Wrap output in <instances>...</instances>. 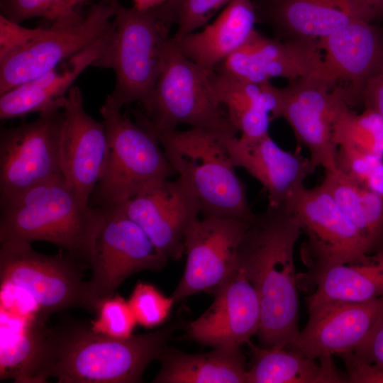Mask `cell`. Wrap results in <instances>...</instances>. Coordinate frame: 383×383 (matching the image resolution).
Masks as SVG:
<instances>
[{"mask_svg": "<svg viewBox=\"0 0 383 383\" xmlns=\"http://www.w3.org/2000/svg\"><path fill=\"white\" fill-rule=\"evenodd\" d=\"M174 328L114 338L91 324L70 321L40 329L35 351L17 382H140L148 365L167 347Z\"/></svg>", "mask_w": 383, "mask_h": 383, "instance_id": "obj_1", "label": "cell"}, {"mask_svg": "<svg viewBox=\"0 0 383 383\" xmlns=\"http://www.w3.org/2000/svg\"><path fill=\"white\" fill-rule=\"evenodd\" d=\"M302 230L289 202L270 205L249 221L238 267L255 288L261 318L257 335L267 348H287L299 333L294 248Z\"/></svg>", "mask_w": 383, "mask_h": 383, "instance_id": "obj_2", "label": "cell"}, {"mask_svg": "<svg viewBox=\"0 0 383 383\" xmlns=\"http://www.w3.org/2000/svg\"><path fill=\"white\" fill-rule=\"evenodd\" d=\"M0 242L46 241L89 266L103 215L62 174L0 200Z\"/></svg>", "mask_w": 383, "mask_h": 383, "instance_id": "obj_3", "label": "cell"}, {"mask_svg": "<svg viewBox=\"0 0 383 383\" xmlns=\"http://www.w3.org/2000/svg\"><path fill=\"white\" fill-rule=\"evenodd\" d=\"M134 112L153 131L176 174L196 196L203 217L250 221L255 216L245 184L235 171L224 140L233 135L194 127L155 130L140 111Z\"/></svg>", "mask_w": 383, "mask_h": 383, "instance_id": "obj_4", "label": "cell"}, {"mask_svg": "<svg viewBox=\"0 0 383 383\" xmlns=\"http://www.w3.org/2000/svg\"><path fill=\"white\" fill-rule=\"evenodd\" d=\"M108 139L105 167L89 204L117 206L177 174L153 131L135 121L108 98L100 109Z\"/></svg>", "mask_w": 383, "mask_h": 383, "instance_id": "obj_5", "label": "cell"}, {"mask_svg": "<svg viewBox=\"0 0 383 383\" xmlns=\"http://www.w3.org/2000/svg\"><path fill=\"white\" fill-rule=\"evenodd\" d=\"M113 23L111 38L93 66L114 72L115 86L106 98L116 106L138 102L146 110L165 65L170 28L155 8L139 10L120 3Z\"/></svg>", "mask_w": 383, "mask_h": 383, "instance_id": "obj_6", "label": "cell"}, {"mask_svg": "<svg viewBox=\"0 0 383 383\" xmlns=\"http://www.w3.org/2000/svg\"><path fill=\"white\" fill-rule=\"evenodd\" d=\"M184 56L170 38L163 70L150 104L143 115L155 130L179 125L202 128L225 135H236L213 90L211 73Z\"/></svg>", "mask_w": 383, "mask_h": 383, "instance_id": "obj_7", "label": "cell"}, {"mask_svg": "<svg viewBox=\"0 0 383 383\" xmlns=\"http://www.w3.org/2000/svg\"><path fill=\"white\" fill-rule=\"evenodd\" d=\"M87 265L65 252L48 255L36 252L30 243L0 242L1 285L26 292L44 316L79 307L96 313L82 271Z\"/></svg>", "mask_w": 383, "mask_h": 383, "instance_id": "obj_8", "label": "cell"}, {"mask_svg": "<svg viewBox=\"0 0 383 383\" xmlns=\"http://www.w3.org/2000/svg\"><path fill=\"white\" fill-rule=\"evenodd\" d=\"M119 1L99 0L85 16L73 9L39 38L0 59V95L56 67L92 45L113 27Z\"/></svg>", "mask_w": 383, "mask_h": 383, "instance_id": "obj_9", "label": "cell"}, {"mask_svg": "<svg viewBox=\"0 0 383 383\" xmlns=\"http://www.w3.org/2000/svg\"><path fill=\"white\" fill-rule=\"evenodd\" d=\"M100 209L103 219L89 263L92 276L87 282L96 313L130 276L144 270H160L169 260L118 208Z\"/></svg>", "mask_w": 383, "mask_h": 383, "instance_id": "obj_10", "label": "cell"}, {"mask_svg": "<svg viewBox=\"0 0 383 383\" xmlns=\"http://www.w3.org/2000/svg\"><path fill=\"white\" fill-rule=\"evenodd\" d=\"M62 109L39 113L35 120L0 131V200L62 174Z\"/></svg>", "mask_w": 383, "mask_h": 383, "instance_id": "obj_11", "label": "cell"}, {"mask_svg": "<svg viewBox=\"0 0 383 383\" xmlns=\"http://www.w3.org/2000/svg\"><path fill=\"white\" fill-rule=\"evenodd\" d=\"M287 202L307 236L302 256L309 270L364 262L374 253L361 232L321 184L312 189L302 186Z\"/></svg>", "mask_w": 383, "mask_h": 383, "instance_id": "obj_12", "label": "cell"}, {"mask_svg": "<svg viewBox=\"0 0 383 383\" xmlns=\"http://www.w3.org/2000/svg\"><path fill=\"white\" fill-rule=\"evenodd\" d=\"M249 221L203 217L188 229L184 241L187 262L172 294L174 304L195 294H213L238 268V249Z\"/></svg>", "mask_w": 383, "mask_h": 383, "instance_id": "obj_13", "label": "cell"}, {"mask_svg": "<svg viewBox=\"0 0 383 383\" xmlns=\"http://www.w3.org/2000/svg\"><path fill=\"white\" fill-rule=\"evenodd\" d=\"M335 89L320 77L299 79L279 88V118L286 120L299 145L308 150L313 165L325 171L336 169L334 123L345 102Z\"/></svg>", "mask_w": 383, "mask_h": 383, "instance_id": "obj_14", "label": "cell"}, {"mask_svg": "<svg viewBox=\"0 0 383 383\" xmlns=\"http://www.w3.org/2000/svg\"><path fill=\"white\" fill-rule=\"evenodd\" d=\"M112 207L136 223L156 248L172 260L184 255L185 235L201 214L196 196L179 177L157 183Z\"/></svg>", "mask_w": 383, "mask_h": 383, "instance_id": "obj_15", "label": "cell"}, {"mask_svg": "<svg viewBox=\"0 0 383 383\" xmlns=\"http://www.w3.org/2000/svg\"><path fill=\"white\" fill-rule=\"evenodd\" d=\"M309 319L287 348L318 360L354 352L383 316V297L363 302L328 301L308 306Z\"/></svg>", "mask_w": 383, "mask_h": 383, "instance_id": "obj_16", "label": "cell"}, {"mask_svg": "<svg viewBox=\"0 0 383 383\" xmlns=\"http://www.w3.org/2000/svg\"><path fill=\"white\" fill-rule=\"evenodd\" d=\"M217 68L258 84L277 77L289 82L323 78V52L318 40L295 38L282 41L255 30L246 43Z\"/></svg>", "mask_w": 383, "mask_h": 383, "instance_id": "obj_17", "label": "cell"}, {"mask_svg": "<svg viewBox=\"0 0 383 383\" xmlns=\"http://www.w3.org/2000/svg\"><path fill=\"white\" fill-rule=\"evenodd\" d=\"M60 167L70 187L89 203L102 175L108 152L105 126L89 115L78 87L69 90L62 109Z\"/></svg>", "mask_w": 383, "mask_h": 383, "instance_id": "obj_18", "label": "cell"}, {"mask_svg": "<svg viewBox=\"0 0 383 383\" xmlns=\"http://www.w3.org/2000/svg\"><path fill=\"white\" fill-rule=\"evenodd\" d=\"M208 309L187 328L186 338L213 348L240 347L256 335L261 309L257 291L238 267L212 294Z\"/></svg>", "mask_w": 383, "mask_h": 383, "instance_id": "obj_19", "label": "cell"}, {"mask_svg": "<svg viewBox=\"0 0 383 383\" xmlns=\"http://www.w3.org/2000/svg\"><path fill=\"white\" fill-rule=\"evenodd\" d=\"M224 140L233 165L244 169L262 185L270 205L287 203L316 169L300 148L294 152L286 150L269 133L252 139L226 136Z\"/></svg>", "mask_w": 383, "mask_h": 383, "instance_id": "obj_20", "label": "cell"}, {"mask_svg": "<svg viewBox=\"0 0 383 383\" xmlns=\"http://www.w3.org/2000/svg\"><path fill=\"white\" fill-rule=\"evenodd\" d=\"M318 40L323 79L335 89L338 82L347 84L343 99L349 107L361 103L364 84L383 55L379 31L371 22L355 18Z\"/></svg>", "mask_w": 383, "mask_h": 383, "instance_id": "obj_21", "label": "cell"}, {"mask_svg": "<svg viewBox=\"0 0 383 383\" xmlns=\"http://www.w3.org/2000/svg\"><path fill=\"white\" fill-rule=\"evenodd\" d=\"M113 28L99 41L70 58L62 70L57 67L9 90L0 97V119L21 118L33 113L62 109L74 82L93 66L108 45Z\"/></svg>", "mask_w": 383, "mask_h": 383, "instance_id": "obj_22", "label": "cell"}, {"mask_svg": "<svg viewBox=\"0 0 383 383\" xmlns=\"http://www.w3.org/2000/svg\"><path fill=\"white\" fill-rule=\"evenodd\" d=\"M257 20L252 0H232L201 31L172 37V40L188 59L213 70L246 43Z\"/></svg>", "mask_w": 383, "mask_h": 383, "instance_id": "obj_23", "label": "cell"}, {"mask_svg": "<svg viewBox=\"0 0 383 383\" xmlns=\"http://www.w3.org/2000/svg\"><path fill=\"white\" fill-rule=\"evenodd\" d=\"M214 92L240 137L252 139L268 133L279 118V88L270 82L254 83L217 68L211 73Z\"/></svg>", "mask_w": 383, "mask_h": 383, "instance_id": "obj_24", "label": "cell"}, {"mask_svg": "<svg viewBox=\"0 0 383 383\" xmlns=\"http://www.w3.org/2000/svg\"><path fill=\"white\" fill-rule=\"evenodd\" d=\"M307 284L313 291L307 306L328 301L363 302L383 297V245L360 262L309 270Z\"/></svg>", "mask_w": 383, "mask_h": 383, "instance_id": "obj_25", "label": "cell"}, {"mask_svg": "<svg viewBox=\"0 0 383 383\" xmlns=\"http://www.w3.org/2000/svg\"><path fill=\"white\" fill-rule=\"evenodd\" d=\"M157 360L155 383H245V357L240 347L214 348L189 354L167 347Z\"/></svg>", "mask_w": 383, "mask_h": 383, "instance_id": "obj_26", "label": "cell"}, {"mask_svg": "<svg viewBox=\"0 0 383 383\" xmlns=\"http://www.w3.org/2000/svg\"><path fill=\"white\" fill-rule=\"evenodd\" d=\"M274 26L296 38L321 40L358 18L350 0H272Z\"/></svg>", "mask_w": 383, "mask_h": 383, "instance_id": "obj_27", "label": "cell"}, {"mask_svg": "<svg viewBox=\"0 0 383 383\" xmlns=\"http://www.w3.org/2000/svg\"><path fill=\"white\" fill-rule=\"evenodd\" d=\"M252 363L246 371L245 383H318L320 365L296 350L267 348L247 343Z\"/></svg>", "mask_w": 383, "mask_h": 383, "instance_id": "obj_28", "label": "cell"}, {"mask_svg": "<svg viewBox=\"0 0 383 383\" xmlns=\"http://www.w3.org/2000/svg\"><path fill=\"white\" fill-rule=\"evenodd\" d=\"M338 147H346L383 157V116L365 109L357 113L344 102L334 123Z\"/></svg>", "mask_w": 383, "mask_h": 383, "instance_id": "obj_29", "label": "cell"}, {"mask_svg": "<svg viewBox=\"0 0 383 383\" xmlns=\"http://www.w3.org/2000/svg\"><path fill=\"white\" fill-rule=\"evenodd\" d=\"M232 0H167L156 7L162 21L171 28L176 25L174 38L194 32L207 25L213 15Z\"/></svg>", "mask_w": 383, "mask_h": 383, "instance_id": "obj_30", "label": "cell"}, {"mask_svg": "<svg viewBox=\"0 0 383 383\" xmlns=\"http://www.w3.org/2000/svg\"><path fill=\"white\" fill-rule=\"evenodd\" d=\"M335 167L358 185L383 196V157L340 146Z\"/></svg>", "mask_w": 383, "mask_h": 383, "instance_id": "obj_31", "label": "cell"}, {"mask_svg": "<svg viewBox=\"0 0 383 383\" xmlns=\"http://www.w3.org/2000/svg\"><path fill=\"white\" fill-rule=\"evenodd\" d=\"M128 304L137 323L145 328H154L163 323L174 304L151 284L138 282L128 299Z\"/></svg>", "mask_w": 383, "mask_h": 383, "instance_id": "obj_32", "label": "cell"}, {"mask_svg": "<svg viewBox=\"0 0 383 383\" xmlns=\"http://www.w3.org/2000/svg\"><path fill=\"white\" fill-rule=\"evenodd\" d=\"M92 328L114 338H128L137 324L128 301L114 295L104 300L98 308Z\"/></svg>", "mask_w": 383, "mask_h": 383, "instance_id": "obj_33", "label": "cell"}, {"mask_svg": "<svg viewBox=\"0 0 383 383\" xmlns=\"http://www.w3.org/2000/svg\"><path fill=\"white\" fill-rule=\"evenodd\" d=\"M73 9L71 0H0V15L17 23L33 18L55 21Z\"/></svg>", "mask_w": 383, "mask_h": 383, "instance_id": "obj_34", "label": "cell"}, {"mask_svg": "<svg viewBox=\"0 0 383 383\" xmlns=\"http://www.w3.org/2000/svg\"><path fill=\"white\" fill-rule=\"evenodd\" d=\"M46 28H28L0 15V59L40 37Z\"/></svg>", "mask_w": 383, "mask_h": 383, "instance_id": "obj_35", "label": "cell"}, {"mask_svg": "<svg viewBox=\"0 0 383 383\" xmlns=\"http://www.w3.org/2000/svg\"><path fill=\"white\" fill-rule=\"evenodd\" d=\"M341 357L346 367V382L383 383V369L362 360L353 353Z\"/></svg>", "mask_w": 383, "mask_h": 383, "instance_id": "obj_36", "label": "cell"}, {"mask_svg": "<svg viewBox=\"0 0 383 383\" xmlns=\"http://www.w3.org/2000/svg\"><path fill=\"white\" fill-rule=\"evenodd\" d=\"M360 100L365 109L383 116V55L366 80Z\"/></svg>", "mask_w": 383, "mask_h": 383, "instance_id": "obj_37", "label": "cell"}, {"mask_svg": "<svg viewBox=\"0 0 383 383\" xmlns=\"http://www.w3.org/2000/svg\"><path fill=\"white\" fill-rule=\"evenodd\" d=\"M352 353L362 360L383 369V316L369 337Z\"/></svg>", "mask_w": 383, "mask_h": 383, "instance_id": "obj_38", "label": "cell"}, {"mask_svg": "<svg viewBox=\"0 0 383 383\" xmlns=\"http://www.w3.org/2000/svg\"><path fill=\"white\" fill-rule=\"evenodd\" d=\"M350 2L358 18L371 22L383 18V0H350Z\"/></svg>", "mask_w": 383, "mask_h": 383, "instance_id": "obj_39", "label": "cell"}, {"mask_svg": "<svg viewBox=\"0 0 383 383\" xmlns=\"http://www.w3.org/2000/svg\"><path fill=\"white\" fill-rule=\"evenodd\" d=\"M318 382H346L338 372L332 360V356H325L320 359Z\"/></svg>", "mask_w": 383, "mask_h": 383, "instance_id": "obj_40", "label": "cell"}, {"mask_svg": "<svg viewBox=\"0 0 383 383\" xmlns=\"http://www.w3.org/2000/svg\"><path fill=\"white\" fill-rule=\"evenodd\" d=\"M167 0H133V6L139 10H148L160 6Z\"/></svg>", "mask_w": 383, "mask_h": 383, "instance_id": "obj_41", "label": "cell"}, {"mask_svg": "<svg viewBox=\"0 0 383 383\" xmlns=\"http://www.w3.org/2000/svg\"><path fill=\"white\" fill-rule=\"evenodd\" d=\"M84 0H71L72 6L75 8V6Z\"/></svg>", "mask_w": 383, "mask_h": 383, "instance_id": "obj_42", "label": "cell"}]
</instances>
